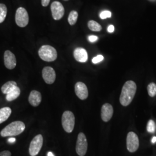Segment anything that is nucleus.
Returning <instances> with one entry per match:
<instances>
[{
	"instance_id": "39448f33",
	"label": "nucleus",
	"mask_w": 156,
	"mask_h": 156,
	"mask_svg": "<svg viewBox=\"0 0 156 156\" xmlns=\"http://www.w3.org/2000/svg\"><path fill=\"white\" fill-rule=\"evenodd\" d=\"M15 22L20 27H26L29 22L28 12L23 7H20L17 9L15 15Z\"/></svg>"
},
{
	"instance_id": "5701e85b",
	"label": "nucleus",
	"mask_w": 156,
	"mask_h": 156,
	"mask_svg": "<svg viewBox=\"0 0 156 156\" xmlns=\"http://www.w3.org/2000/svg\"><path fill=\"white\" fill-rule=\"evenodd\" d=\"M156 129V124L153 120H150L147 124V131L148 133H154Z\"/></svg>"
},
{
	"instance_id": "f8f14e48",
	"label": "nucleus",
	"mask_w": 156,
	"mask_h": 156,
	"mask_svg": "<svg viewBox=\"0 0 156 156\" xmlns=\"http://www.w3.org/2000/svg\"><path fill=\"white\" fill-rule=\"evenodd\" d=\"M4 64L9 69H14L16 66V59L15 55L9 50H6L4 53Z\"/></svg>"
},
{
	"instance_id": "473e14b6",
	"label": "nucleus",
	"mask_w": 156,
	"mask_h": 156,
	"mask_svg": "<svg viewBox=\"0 0 156 156\" xmlns=\"http://www.w3.org/2000/svg\"><path fill=\"white\" fill-rule=\"evenodd\" d=\"M150 1H151V2H154V1H156V0H149Z\"/></svg>"
},
{
	"instance_id": "f257e3e1",
	"label": "nucleus",
	"mask_w": 156,
	"mask_h": 156,
	"mask_svg": "<svg viewBox=\"0 0 156 156\" xmlns=\"http://www.w3.org/2000/svg\"><path fill=\"white\" fill-rule=\"evenodd\" d=\"M136 91V85L133 80H128L124 84L120 97V102L124 106H128L134 98Z\"/></svg>"
},
{
	"instance_id": "a878e982",
	"label": "nucleus",
	"mask_w": 156,
	"mask_h": 156,
	"mask_svg": "<svg viewBox=\"0 0 156 156\" xmlns=\"http://www.w3.org/2000/svg\"><path fill=\"white\" fill-rule=\"evenodd\" d=\"M88 39L91 42H94L98 39V38L95 35H90L88 37Z\"/></svg>"
},
{
	"instance_id": "6e6552de",
	"label": "nucleus",
	"mask_w": 156,
	"mask_h": 156,
	"mask_svg": "<svg viewBox=\"0 0 156 156\" xmlns=\"http://www.w3.org/2000/svg\"><path fill=\"white\" fill-rule=\"evenodd\" d=\"M140 145L138 135L134 132H129L127 136V148L129 152L134 153L138 150Z\"/></svg>"
},
{
	"instance_id": "0eeeda50",
	"label": "nucleus",
	"mask_w": 156,
	"mask_h": 156,
	"mask_svg": "<svg viewBox=\"0 0 156 156\" xmlns=\"http://www.w3.org/2000/svg\"><path fill=\"white\" fill-rule=\"evenodd\" d=\"M87 151V141L83 133H79L76 145V151L79 156H84Z\"/></svg>"
},
{
	"instance_id": "6ab92c4d",
	"label": "nucleus",
	"mask_w": 156,
	"mask_h": 156,
	"mask_svg": "<svg viewBox=\"0 0 156 156\" xmlns=\"http://www.w3.org/2000/svg\"><path fill=\"white\" fill-rule=\"evenodd\" d=\"M87 25L90 30L93 31L98 32L102 30V27L100 24L94 20H90L87 23Z\"/></svg>"
},
{
	"instance_id": "ddd939ff",
	"label": "nucleus",
	"mask_w": 156,
	"mask_h": 156,
	"mask_svg": "<svg viewBox=\"0 0 156 156\" xmlns=\"http://www.w3.org/2000/svg\"><path fill=\"white\" fill-rule=\"evenodd\" d=\"M113 114V108L111 104L106 103L104 104L101 108V118L105 122H108L111 119Z\"/></svg>"
},
{
	"instance_id": "412c9836",
	"label": "nucleus",
	"mask_w": 156,
	"mask_h": 156,
	"mask_svg": "<svg viewBox=\"0 0 156 156\" xmlns=\"http://www.w3.org/2000/svg\"><path fill=\"white\" fill-rule=\"evenodd\" d=\"M7 15V8L5 4H0V23L4 22Z\"/></svg>"
},
{
	"instance_id": "dca6fc26",
	"label": "nucleus",
	"mask_w": 156,
	"mask_h": 156,
	"mask_svg": "<svg viewBox=\"0 0 156 156\" xmlns=\"http://www.w3.org/2000/svg\"><path fill=\"white\" fill-rule=\"evenodd\" d=\"M11 109L9 107H4L0 109V124L5 122L11 116Z\"/></svg>"
},
{
	"instance_id": "a211bd4d",
	"label": "nucleus",
	"mask_w": 156,
	"mask_h": 156,
	"mask_svg": "<svg viewBox=\"0 0 156 156\" xmlns=\"http://www.w3.org/2000/svg\"><path fill=\"white\" fill-rule=\"evenodd\" d=\"M17 86V83L15 81H9L4 84L1 87V91L3 94H8L13 89Z\"/></svg>"
},
{
	"instance_id": "cd10ccee",
	"label": "nucleus",
	"mask_w": 156,
	"mask_h": 156,
	"mask_svg": "<svg viewBox=\"0 0 156 156\" xmlns=\"http://www.w3.org/2000/svg\"><path fill=\"white\" fill-rule=\"evenodd\" d=\"M50 0H41V3L42 5L43 6H47L49 5L50 2Z\"/></svg>"
},
{
	"instance_id": "bb28decb",
	"label": "nucleus",
	"mask_w": 156,
	"mask_h": 156,
	"mask_svg": "<svg viewBox=\"0 0 156 156\" xmlns=\"http://www.w3.org/2000/svg\"><path fill=\"white\" fill-rule=\"evenodd\" d=\"M11 153L9 151H5L0 152V156H11Z\"/></svg>"
},
{
	"instance_id": "7ed1b4c3",
	"label": "nucleus",
	"mask_w": 156,
	"mask_h": 156,
	"mask_svg": "<svg viewBox=\"0 0 156 156\" xmlns=\"http://www.w3.org/2000/svg\"><path fill=\"white\" fill-rule=\"evenodd\" d=\"M38 55L42 60L47 62H53L57 57V51L50 45L42 46L39 49Z\"/></svg>"
},
{
	"instance_id": "4be33fe9",
	"label": "nucleus",
	"mask_w": 156,
	"mask_h": 156,
	"mask_svg": "<svg viewBox=\"0 0 156 156\" xmlns=\"http://www.w3.org/2000/svg\"><path fill=\"white\" fill-rule=\"evenodd\" d=\"M147 91L148 94L153 97L156 95V84L154 83H151L147 86Z\"/></svg>"
},
{
	"instance_id": "b1692460",
	"label": "nucleus",
	"mask_w": 156,
	"mask_h": 156,
	"mask_svg": "<svg viewBox=\"0 0 156 156\" xmlns=\"http://www.w3.org/2000/svg\"><path fill=\"white\" fill-rule=\"evenodd\" d=\"M112 16V13L109 11H104L101 12L100 14V17L102 19H105L106 18H109Z\"/></svg>"
},
{
	"instance_id": "2eb2a0df",
	"label": "nucleus",
	"mask_w": 156,
	"mask_h": 156,
	"mask_svg": "<svg viewBox=\"0 0 156 156\" xmlns=\"http://www.w3.org/2000/svg\"><path fill=\"white\" fill-rule=\"evenodd\" d=\"M42 100V96L39 91L33 90L29 95L28 101L30 104L34 107L38 106Z\"/></svg>"
},
{
	"instance_id": "423d86ee",
	"label": "nucleus",
	"mask_w": 156,
	"mask_h": 156,
	"mask_svg": "<svg viewBox=\"0 0 156 156\" xmlns=\"http://www.w3.org/2000/svg\"><path fill=\"white\" fill-rule=\"evenodd\" d=\"M43 145V136L39 134L35 136L30 143L29 153L31 156H36L39 153Z\"/></svg>"
},
{
	"instance_id": "2f4dec72",
	"label": "nucleus",
	"mask_w": 156,
	"mask_h": 156,
	"mask_svg": "<svg viewBox=\"0 0 156 156\" xmlns=\"http://www.w3.org/2000/svg\"><path fill=\"white\" fill-rule=\"evenodd\" d=\"M48 156H54V154H53V153H51V152H48Z\"/></svg>"
},
{
	"instance_id": "7c9ffc66",
	"label": "nucleus",
	"mask_w": 156,
	"mask_h": 156,
	"mask_svg": "<svg viewBox=\"0 0 156 156\" xmlns=\"http://www.w3.org/2000/svg\"><path fill=\"white\" fill-rule=\"evenodd\" d=\"M151 142H152L153 144H154V143H156V136H154V137L152 138V140H151Z\"/></svg>"
},
{
	"instance_id": "393cba45",
	"label": "nucleus",
	"mask_w": 156,
	"mask_h": 156,
	"mask_svg": "<svg viewBox=\"0 0 156 156\" xmlns=\"http://www.w3.org/2000/svg\"><path fill=\"white\" fill-rule=\"evenodd\" d=\"M104 56L102 55H98L92 59V62L93 64H98V63L102 62L104 60Z\"/></svg>"
},
{
	"instance_id": "20e7f679",
	"label": "nucleus",
	"mask_w": 156,
	"mask_h": 156,
	"mask_svg": "<svg viewBox=\"0 0 156 156\" xmlns=\"http://www.w3.org/2000/svg\"><path fill=\"white\" fill-rule=\"evenodd\" d=\"M62 126L64 129L68 133H72L75 122V116L73 112L68 111L64 112L62 116Z\"/></svg>"
},
{
	"instance_id": "aec40b11",
	"label": "nucleus",
	"mask_w": 156,
	"mask_h": 156,
	"mask_svg": "<svg viewBox=\"0 0 156 156\" xmlns=\"http://www.w3.org/2000/svg\"><path fill=\"white\" fill-rule=\"evenodd\" d=\"M78 17V12L75 11H73L71 12L68 18V21L70 25L73 26L74 24H75V23L77 22Z\"/></svg>"
},
{
	"instance_id": "1a4fd4ad",
	"label": "nucleus",
	"mask_w": 156,
	"mask_h": 156,
	"mask_svg": "<svg viewBox=\"0 0 156 156\" xmlns=\"http://www.w3.org/2000/svg\"><path fill=\"white\" fill-rule=\"evenodd\" d=\"M51 11L53 18L56 20H60L64 15V8L61 2L58 1H54L51 5Z\"/></svg>"
},
{
	"instance_id": "f03ea898",
	"label": "nucleus",
	"mask_w": 156,
	"mask_h": 156,
	"mask_svg": "<svg viewBox=\"0 0 156 156\" xmlns=\"http://www.w3.org/2000/svg\"><path fill=\"white\" fill-rule=\"evenodd\" d=\"M26 126L21 121H16L9 124L2 129L0 134L2 137L16 136L22 134L24 131Z\"/></svg>"
},
{
	"instance_id": "f3484780",
	"label": "nucleus",
	"mask_w": 156,
	"mask_h": 156,
	"mask_svg": "<svg viewBox=\"0 0 156 156\" xmlns=\"http://www.w3.org/2000/svg\"><path fill=\"white\" fill-rule=\"evenodd\" d=\"M20 94V90L17 86L15 87L13 90L6 95V100L8 101H12L16 100Z\"/></svg>"
},
{
	"instance_id": "c756f323",
	"label": "nucleus",
	"mask_w": 156,
	"mask_h": 156,
	"mask_svg": "<svg viewBox=\"0 0 156 156\" xmlns=\"http://www.w3.org/2000/svg\"><path fill=\"white\" fill-rule=\"evenodd\" d=\"M15 141H16V139L15 138H10L8 140V142L11 144H13V143L15 142Z\"/></svg>"
},
{
	"instance_id": "72a5a7b5",
	"label": "nucleus",
	"mask_w": 156,
	"mask_h": 156,
	"mask_svg": "<svg viewBox=\"0 0 156 156\" xmlns=\"http://www.w3.org/2000/svg\"><path fill=\"white\" fill-rule=\"evenodd\" d=\"M63 1H68V0H63Z\"/></svg>"
},
{
	"instance_id": "4468645a",
	"label": "nucleus",
	"mask_w": 156,
	"mask_h": 156,
	"mask_svg": "<svg viewBox=\"0 0 156 156\" xmlns=\"http://www.w3.org/2000/svg\"><path fill=\"white\" fill-rule=\"evenodd\" d=\"M75 59L80 62H85L87 61L88 55L87 51L82 48H77L73 51Z\"/></svg>"
},
{
	"instance_id": "9d476101",
	"label": "nucleus",
	"mask_w": 156,
	"mask_h": 156,
	"mask_svg": "<svg viewBox=\"0 0 156 156\" xmlns=\"http://www.w3.org/2000/svg\"><path fill=\"white\" fill-rule=\"evenodd\" d=\"M75 91L78 98L82 100H84L88 97L89 91L87 87L83 82H79L75 84Z\"/></svg>"
},
{
	"instance_id": "c85d7f7f",
	"label": "nucleus",
	"mask_w": 156,
	"mask_h": 156,
	"mask_svg": "<svg viewBox=\"0 0 156 156\" xmlns=\"http://www.w3.org/2000/svg\"><path fill=\"white\" fill-rule=\"evenodd\" d=\"M114 30H115V27L113 25H110V26H108V31L109 33H113L114 31Z\"/></svg>"
},
{
	"instance_id": "9b49d317",
	"label": "nucleus",
	"mask_w": 156,
	"mask_h": 156,
	"mask_svg": "<svg viewBox=\"0 0 156 156\" xmlns=\"http://www.w3.org/2000/svg\"><path fill=\"white\" fill-rule=\"evenodd\" d=\"M42 77L46 83L53 84L56 80L55 71L51 67H45L42 70Z\"/></svg>"
}]
</instances>
